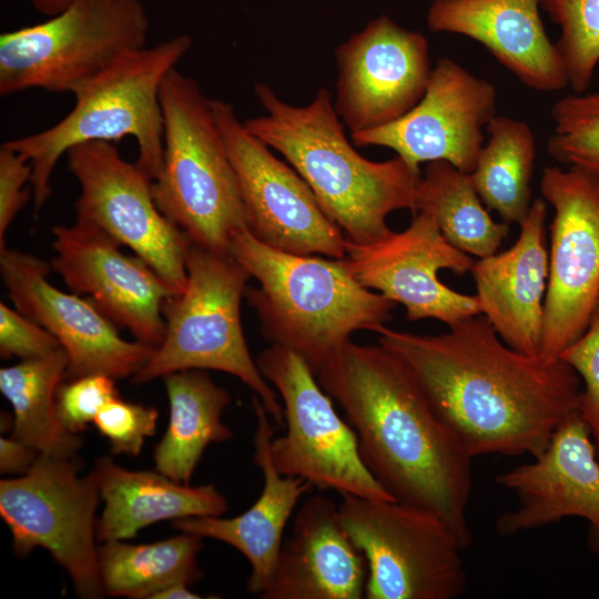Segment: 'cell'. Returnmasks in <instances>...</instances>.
<instances>
[{
	"label": "cell",
	"instance_id": "obj_1",
	"mask_svg": "<svg viewBox=\"0 0 599 599\" xmlns=\"http://www.w3.org/2000/svg\"><path fill=\"white\" fill-rule=\"evenodd\" d=\"M376 333L473 457H536L578 409L581 380L567 362L511 348L481 314L436 335Z\"/></svg>",
	"mask_w": 599,
	"mask_h": 599
},
{
	"label": "cell",
	"instance_id": "obj_2",
	"mask_svg": "<svg viewBox=\"0 0 599 599\" xmlns=\"http://www.w3.org/2000/svg\"><path fill=\"white\" fill-rule=\"evenodd\" d=\"M356 433L376 481L402 504L438 515L464 548L473 456L440 418L418 382L383 345H341L316 375Z\"/></svg>",
	"mask_w": 599,
	"mask_h": 599
},
{
	"label": "cell",
	"instance_id": "obj_3",
	"mask_svg": "<svg viewBox=\"0 0 599 599\" xmlns=\"http://www.w3.org/2000/svg\"><path fill=\"white\" fill-rule=\"evenodd\" d=\"M254 94L265 114L244 120V126L286 159L348 241L380 240L392 232L386 223L392 212L413 210L420 171L398 155L382 162L362 156L326 88L304 106L286 103L263 82Z\"/></svg>",
	"mask_w": 599,
	"mask_h": 599
},
{
	"label": "cell",
	"instance_id": "obj_4",
	"mask_svg": "<svg viewBox=\"0 0 599 599\" xmlns=\"http://www.w3.org/2000/svg\"><path fill=\"white\" fill-rule=\"evenodd\" d=\"M230 255L260 284L244 296L264 336L300 355L315 375L354 332L385 326L397 304L359 284L345 258L280 251L248 230L234 236Z\"/></svg>",
	"mask_w": 599,
	"mask_h": 599
},
{
	"label": "cell",
	"instance_id": "obj_5",
	"mask_svg": "<svg viewBox=\"0 0 599 599\" xmlns=\"http://www.w3.org/2000/svg\"><path fill=\"white\" fill-rule=\"evenodd\" d=\"M191 44V38L181 34L125 53L71 93L74 106L54 125L4 142L32 167L35 211L51 195L58 161L82 143H114L132 136L139 149L135 162L152 180L159 175L163 162L161 87Z\"/></svg>",
	"mask_w": 599,
	"mask_h": 599
},
{
	"label": "cell",
	"instance_id": "obj_6",
	"mask_svg": "<svg viewBox=\"0 0 599 599\" xmlns=\"http://www.w3.org/2000/svg\"><path fill=\"white\" fill-rule=\"evenodd\" d=\"M160 99L163 162L152 181L154 201L192 243L230 254L234 236L248 226L211 99L176 67L163 80Z\"/></svg>",
	"mask_w": 599,
	"mask_h": 599
},
{
	"label": "cell",
	"instance_id": "obj_7",
	"mask_svg": "<svg viewBox=\"0 0 599 599\" xmlns=\"http://www.w3.org/2000/svg\"><path fill=\"white\" fill-rule=\"evenodd\" d=\"M185 288L163 306L165 336L132 380L145 384L184 369H213L240 378L277 426L283 405L253 361L244 337L240 306L250 273L230 254L190 241Z\"/></svg>",
	"mask_w": 599,
	"mask_h": 599
},
{
	"label": "cell",
	"instance_id": "obj_8",
	"mask_svg": "<svg viewBox=\"0 0 599 599\" xmlns=\"http://www.w3.org/2000/svg\"><path fill=\"white\" fill-rule=\"evenodd\" d=\"M141 0H73L48 20L0 35V95L72 93L125 53L146 47Z\"/></svg>",
	"mask_w": 599,
	"mask_h": 599
},
{
	"label": "cell",
	"instance_id": "obj_9",
	"mask_svg": "<svg viewBox=\"0 0 599 599\" xmlns=\"http://www.w3.org/2000/svg\"><path fill=\"white\" fill-rule=\"evenodd\" d=\"M339 522L367 562L366 599H455L465 549L438 515L396 500L342 495Z\"/></svg>",
	"mask_w": 599,
	"mask_h": 599
},
{
	"label": "cell",
	"instance_id": "obj_10",
	"mask_svg": "<svg viewBox=\"0 0 599 599\" xmlns=\"http://www.w3.org/2000/svg\"><path fill=\"white\" fill-rule=\"evenodd\" d=\"M256 364L283 405L285 433L270 444L280 474L341 496L395 500L366 468L356 433L337 414L333 399L300 355L272 344L258 354Z\"/></svg>",
	"mask_w": 599,
	"mask_h": 599
},
{
	"label": "cell",
	"instance_id": "obj_11",
	"mask_svg": "<svg viewBox=\"0 0 599 599\" xmlns=\"http://www.w3.org/2000/svg\"><path fill=\"white\" fill-rule=\"evenodd\" d=\"M75 457L39 454L28 471L0 481V515L16 554L49 551L69 573L78 596L104 595L98 559L95 511L101 494L91 471L80 475Z\"/></svg>",
	"mask_w": 599,
	"mask_h": 599
},
{
	"label": "cell",
	"instance_id": "obj_12",
	"mask_svg": "<svg viewBox=\"0 0 599 599\" xmlns=\"http://www.w3.org/2000/svg\"><path fill=\"white\" fill-rule=\"evenodd\" d=\"M80 185L75 221L93 225L129 246L180 294L186 286L190 238L159 210L152 179L122 158L112 142L94 141L67 152Z\"/></svg>",
	"mask_w": 599,
	"mask_h": 599
},
{
	"label": "cell",
	"instance_id": "obj_13",
	"mask_svg": "<svg viewBox=\"0 0 599 599\" xmlns=\"http://www.w3.org/2000/svg\"><path fill=\"white\" fill-rule=\"evenodd\" d=\"M540 190L555 214L539 357L554 361L585 333L599 302V177L546 166Z\"/></svg>",
	"mask_w": 599,
	"mask_h": 599
},
{
	"label": "cell",
	"instance_id": "obj_14",
	"mask_svg": "<svg viewBox=\"0 0 599 599\" xmlns=\"http://www.w3.org/2000/svg\"><path fill=\"white\" fill-rule=\"evenodd\" d=\"M211 105L238 181L248 231L280 251L345 258L347 238L305 180L246 130L231 103L211 99Z\"/></svg>",
	"mask_w": 599,
	"mask_h": 599
},
{
	"label": "cell",
	"instance_id": "obj_15",
	"mask_svg": "<svg viewBox=\"0 0 599 599\" xmlns=\"http://www.w3.org/2000/svg\"><path fill=\"white\" fill-rule=\"evenodd\" d=\"M346 265L363 286L406 308L408 321L438 319L448 327L480 314L475 295L446 286L440 270L470 272L474 258L454 247L428 211L414 213L409 226L367 244L347 240Z\"/></svg>",
	"mask_w": 599,
	"mask_h": 599
},
{
	"label": "cell",
	"instance_id": "obj_16",
	"mask_svg": "<svg viewBox=\"0 0 599 599\" xmlns=\"http://www.w3.org/2000/svg\"><path fill=\"white\" fill-rule=\"evenodd\" d=\"M497 90L450 58L432 69L420 101L393 123L351 134L355 146H384L420 171L447 161L471 173L483 148V129L496 115Z\"/></svg>",
	"mask_w": 599,
	"mask_h": 599
},
{
	"label": "cell",
	"instance_id": "obj_17",
	"mask_svg": "<svg viewBox=\"0 0 599 599\" xmlns=\"http://www.w3.org/2000/svg\"><path fill=\"white\" fill-rule=\"evenodd\" d=\"M334 106L351 134L395 122L423 98L430 77L424 34L383 14L335 50Z\"/></svg>",
	"mask_w": 599,
	"mask_h": 599
},
{
	"label": "cell",
	"instance_id": "obj_18",
	"mask_svg": "<svg viewBox=\"0 0 599 599\" xmlns=\"http://www.w3.org/2000/svg\"><path fill=\"white\" fill-rule=\"evenodd\" d=\"M50 267L34 255L0 247V273L16 309L54 335L68 354L65 380L90 374L133 377L155 348L123 339L88 297L55 288L47 278Z\"/></svg>",
	"mask_w": 599,
	"mask_h": 599
},
{
	"label": "cell",
	"instance_id": "obj_19",
	"mask_svg": "<svg viewBox=\"0 0 599 599\" xmlns=\"http://www.w3.org/2000/svg\"><path fill=\"white\" fill-rule=\"evenodd\" d=\"M51 266L74 294H84L116 326L152 348L165 336L163 306L173 292L140 256H126L118 241L79 221L52 227Z\"/></svg>",
	"mask_w": 599,
	"mask_h": 599
},
{
	"label": "cell",
	"instance_id": "obj_20",
	"mask_svg": "<svg viewBox=\"0 0 599 599\" xmlns=\"http://www.w3.org/2000/svg\"><path fill=\"white\" fill-rule=\"evenodd\" d=\"M496 483L518 499L515 509L497 518L498 535L511 537L578 517L588 522V548L599 557V459L578 412L532 461L498 475Z\"/></svg>",
	"mask_w": 599,
	"mask_h": 599
},
{
	"label": "cell",
	"instance_id": "obj_21",
	"mask_svg": "<svg viewBox=\"0 0 599 599\" xmlns=\"http://www.w3.org/2000/svg\"><path fill=\"white\" fill-rule=\"evenodd\" d=\"M547 204L536 199L511 247L475 261L470 273L479 311L511 348L539 357L549 257Z\"/></svg>",
	"mask_w": 599,
	"mask_h": 599
},
{
	"label": "cell",
	"instance_id": "obj_22",
	"mask_svg": "<svg viewBox=\"0 0 599 599\" xmlns=\"http://www.w3.org/2000/svg\"><path fill=\"white\" fill-rule=\"evenodd\" d=\"M367 562L338 518V504L316 494L300 506L262 599L364 598Z\"/></svg>",
	"mask_w": 599,
	"mask_h": 599
},
{
	"label": "cell",
	"instance_id": "obj_23",
	"mask_svg": "<svg viewBox=\"0 0 599 599\" xmlns=\"http://www.w3.org/2000/svg\"><path fill=\"white\" fill-rule=\"evenodd\" d=\"M541 0H434L433 32L468 37L483 44L527 87L551 92L568 85L560 53L546 33Z\"/></svg>",
	"mask_w": 599,
	"mask_h": 599
},
{
	"label": "cell",
	"instance_id": "obj_24",
	"mask_svg": "<svg viewBox=\"0 0 599 599\" xmlns=\"http://www.w3.org/2000/svg\"><path fill=\"white\" fill-rule=\"evenodd\" d=\"M252 403L256 417L253 460L264 478L258 498L236 517H189L173 520V527L225 542L238 550L251 565L247 589L260 596L275 571L284 529L297 502L313 486L302 478L284 476L276 470L270 454L274 437L271 416L257 396L254 395Z\"/></svg>",
	"mask_w": 599,
	"mask_h": 599
},
{
	"label": "cell",
	"instance_id": "obj_25",
	"mask_svg": "<svg viewBox=\"0 0 599 599\" xmlns=\"http://www.w3.org/2000/svg\"><path fill=\"white\" fill-rule=\"evenodd\" d=\"M92 473L104 501L97 522L100 542L132 539L161 520L222 516L229 509L226 498L212 484H180L158 470L123 468L106 456Z\"/></svg>",
	"mask_w": 599,
	"mask_h": 599
},
{
	"label": "cell",
	"instance_id": "obj_26",
	"mask_svg": "<svg viewBox=\"0 0 599 599\" xmlns=\"http://www.w3.org/2000/svg\"><path fill=\"white\" fill-rule=\"evenodd\" d=\"M169 404L167 428L154 449L155 469L189 485L206 447L233 434L222 422L231 395L203 369H184L163 376Z\"/></svg>",
	"mask_w": 599,
	"mask_h": 599
},
{
	"label": "cell",
	"instance_id": "obj_27",
	"mask_svg": "<svg viewBox=\"0 0 599 599\" xmlns=\"http://www.w3.org/2000/svg\"><path fill=\"white\" fill-rule=\"evenodd\" d=\"M68 365V354L60 347L48 356L0 369V392L13 410L11 437L42 455L73 458L82 445L77 434L64 428L57 412L55 395Z\"/></svg>",
	"mask_w": 599,
	"mask_h": 599
},
{
	"label": "cell",
	"instance_id": "obj_28",
	"mask_svg": "<svg viewBox=\"0 0 599 599\" xmlns=\"http://www.w3.org/2000/svg\"><path fill=\"white\" fill-rule=\"evenodd\" d=\"M203 538L190 532L150 544L110 540L98 548L104 595L153 599L164 588L202 577L196 557Z\"/></svg>",
	"mask_w": 599,
	"mask_h": 599
},
{
	"label": "cell",
	"instance_id": "obj_29",
	"mask_svg": "<svg viewBox=\"0 0 599 599\" xmlns=\"http://www.w3.org/2000/svg\"><path fill=\"white\" fill-rule=\"evenodd\" d=\"M412 211L432 213L454 247L478 258L497 253L509 232V224L496 222L484 207L469 173L447 161L427 163Z\"/></svg>",
	"mask_w": 599,
	"mask_h": 599
},
{
	"label": "cell",
	"instance_id": "obj_30",
	"mask_svg": "<svg viewBox=\"0 0 599 599\" xmlns=\"http://www.w3.org/2000/svg\"><path fill=\"white\" fill-rule=\"evenodd\" d=\"M488 142L469 173L481 202L507 224L520 225L531 206L536 143L529 125L495 115L486 125Z\"/></svg>",
	"mask_w": 599,
	"mask_h": 599
},
{
	"label": "cell",
	"instance_id": "obj_31",
	"mask_svg": "<svg viewBox=\"0 0 599 599\" xmlns=\"http://www.w3.org/2000/svg\"><path fill=\"white\" fill-rule=\"evenodd\" d=\"M540 8L561 29L556 47L568 85L586 92L599 63V0H541Z\"/></svg>",
	"mask_w": 599,
	"mask_h": 599
},
{
	"label": "cell",
	"instance_id": "obj_32",
	"mask_svg": "<svg viewBox=\"0 0 599 599\" xmlns=\"http://www.w3.org/2000/svg\"><path fill=\"white\" fill-rule=\"evenodd\" d=\"M550 116L554 122L547 144L550 155L599 177V82L592 92L571 93L557 100Z\"/></svg>",
	"mask_w": 599,
	"mask_h": 599
},
{
	"label": "cell",
	"instance_id": "obj_33",
	"mask_svg": "<svg viewBox=\"0 0 599 599\" xmlns=\"http://www.w3.org/2000/svg\"><path fill=\"white\" fill-rule=\"evenodd\" d=\"M560 358L580 377L577 412L589 429L599 459V302L585 333L561 353Z\"/></svg>",
	"mask_w": 599,
	"mask_h": 599
},
{
	"label": "cell",
	"instance_id": "obj_34",
	"mask_svg": "<svg viewBox=\"0 0 599 599\" xmlns=\"http://www.w3.org/2000/svg\"><path fill=\"white\" fill-rule=\"evenodd\" d=\"M158 418L156 408L118 397L102 407L93 423L113 454L138 456L145 438L153 436Z\"/></svg>",
	"mask_w": 599,
	"mask_h": 599
},
{
	"label": "cell",
	"instance_id": "obj_35",
	"mask_svg": "<svg viewBox=\"0 0 599 599\" xmlns=\"http://www.w3.org/2000/svg\"><path fill=\"white\" fill-rule=\"evenodd\" d=\"M120 397L115 379L104 374H90L61 383L55 395L61 424L72 434L93 423L102 407Z\"/></svg>",
	"mask_w": 599,
	"mask_h": 599
},
{
	"label": "cell",
	"instance_id": "obj_36",
	"mask_svg": "<svg viewBox=\"0 0 599 599\" xmlns=\"http://www.w3.org/2000/svg\"><path fill=\"white\" fill-rule=\"evenodd\" d=\"M61 345L57 337L17 309L0 303V355L21 361L50 355Z\"/></svg>",
	"mask_w": 599,
	"mask_h": 599
},
{
	"label": "cell",
	"instance_id": "obj_37",
	"mask_svg": "<svg viewBox=\"0 0 599 599\" xmlns=\"http://www.w3.org/2000/svg\"><path fill=\"white\" fill-rule=\"evenodd\" d=\"M32 167L19 152L2 143L0 146V247L6 233L21 209L28 203Z\"/></svg>",
	"mask_w": 599,
	"mask_h": 599
},
{
	"label": "cell",
	"instance_id": "obj_38",
	"mask_svg": "<svg viewBox=\"0 0 599 599\" xmlns=\"http://www.w3.org/2000/svg\"><path fill=\"white\" fill-rule=\"evenodd\" d=\"M39 453L13 437H0V470L4 474H24Z\"/></svg>",
	"mask_w": 599,
	"mask_h": 599
},
{
	"label": "cell",
	"instance_id": "obj_39",
	"mask_svg": "<svg viewBox=\"0 0 599 599\" xmlns=\"http://www.w3.org/2000/svg\"><path fill=\"white\" fill-rule=\"evenodd\" d=\"M187 583L171 585L154 595L153 599H200L202 596L191 591Z\"/></svg>",
	"mask_w": 599,
	"mask_h": 599
},
{
	"label": "cell",
	"instance_id": "obj_40",
	"mask_svg": "<svg viewBox=\"0 0 599 599\" xmlns=\"http://www.w3.org/2000/svg\"><path fill=\"white\" fill-rule=\"evenodd\" d=\"M40 13L53 17L64 10L73 0H29Z\"/></svg>",
	"mask_w": 599,
	"mask_h": 599
}]
</instances>
